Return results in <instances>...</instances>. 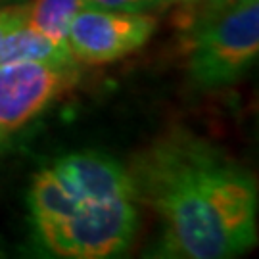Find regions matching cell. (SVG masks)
I'll return each instance as SVG.
<instances>
[{"label": "cell", "mask_w": 259, "mask_h": 259, "mask_svg": "<svg viewBox=\"0 0 259 259\" xmlns=\"http://www.w3.org/2000/svg\"><path fill=\"white\" fill-rule=\"evenodd\" d=\"M21 2H27V0H0V6L2 4H21Z\"/></svg>", "instance_id": "cell-13"}, {"label": "cell", "mask_w": 259, "mask_h": 259, "mask_svg": "<svg viewBox=\"0 0 259 259\" xmlns=\"http://www.w3.org/2000/svg\"><path fill=\"white\" fill-rule=\"evenodd\" d=\"M84 6L102 10H119V12H135L148 14L154 10L171 6V0H83Z\"/></svg>", "instance_id": "cell-11"}, {"label": "cell", "mask_w": 259, "mask_h": 259, "mask_svg": "<svg viewBox=\"0 0 259 259\" xmlns=\"http://www.w3.org/2000/svg\"><path fill=\"white\" fill-rule=\"evenodd\" d=\"M133 198L161 223L159 257L227 259L257 242V183L223 148L171 129L131 159Z\"/></svg>", "instance_id": "cell-1"}, {"label": "cell", "mask_w": 259, "mask_h": 259, "mask_svg": "<svg viewBox=\"0 0 259 259\" xmlns=\"http://www.w3.org/2000/svg\"><path fill=\"white\" fill-rule=\"evenodd\" d=\"M77 77V64L14 62L0 65V142L40 117Z\"/></svg>", "instance_id": "cell-4"}, {"label": "cell", "mask_w": 259, "mask_h": 259, "mask_svg": "<svg viewBox=\"0 0 259 259\" xmlns=\"http://www.w3.org/2000/svg\"><path fill=\"white\" fill-rule=\"evenodd\" d=\"M25 23H27V2L0 8V40L6 37L10 31L21 27Z\"/></svg>", "instance_id": "cell-12"}, {"label": "cell", "mask_w": 259, "mask_h": 259, "mask_svg": "<svg viewBox=\"0 0 259 259\" xmlns=\"http://www.w3.org/2000/svg\"><path fill=\"white\" fill-rule=\"evenodd\" d=\"M52 169L81 202L133 196L127 167L102 152L83 150L67 154L56 159Z\"/></svg>", "instance_id": "cell-6"}, {"label": "cell", "mask_w": 259, "mask_h": 259, "mask_svg": "<svg viewBox=\"0 0 259 259\" xmlns=\"http://www.w3.org/2000/svg\"><path fill=\"white\" fill-rule=\"evenodd\" d=\"M248 2H255V0H192V2H186L181 4V16H179V27L183 23H188L192 19H202L209 18L215 14H221L225 10L236 8L242 4H248Z\"/></svg>", "instance_id": "cell-10"}, {"label": "cell", "mask_w": 259, "mask_h": 259, "mask_svg": "<svg viewBox=\"0 0 259 259\" xmlns=\"http://www.w3.org/2000/svg\"><path fill=\"white\" fill-rule=\"evenodd\" d=\"M27 202L37 234L67 219L81 204V200L52 167H47L33 177Z\"/></svg>", "instance_id": "cell-7"}, {"label": "cell", "mask_w": 259, "mask_h": 259, "mask_svg": "<svg viewBox=\"0 0 259 259\" xmlns=\"http://www.w3.org/2000/svg\"><path fill=\"white\" fill-rule=\"evenodd\" d=\"M14 62H40L54 65L77 64L67 42H60L42 35L27 23L10 31L0 40V65Z\"/></svg>", "instance_id": "cell-8"}, {"label": "cell", "mask_w": 259, "mask_h": 259, "mask_svg": "<svg viewBox=\"0 0 259 259\" xmlns=\"http://www.w3.org/2000/svg\"><path fill=\"white\" fill-rule=\"evenodd\" d=\"M154 31L150 14L83 6L69 25L67 47L77 64H110L144 47Z\"/></svg>", "instance_id": "cell-5"}, {"label": "cell", "mask_w": 259, "mask_h": 259, "mask_svg": "<svg viewBox=\"0 0 259 259\" xmlns=\"http://www.w3.org/2000/svg\"><path fill=\"white\" fill-rule=\"evenodd\" d=\"M139 229V209L133 196L81 202L67 219L37 234L40 244L58 257L104 259L129 248Z\"/></svg>", "instance_id": "cell-3"}, {"label": "cell", "mask_w": 259, "mask_h": 259, "mask_svg": "<svg viewBox=\"0 0 259 259\" xmlns=\"http://www.w3.org/2000/svg\"><path fill=\"white\" fill-rule=\"evenodd\" d=\"M83 6V0H31L27 2V25L54 40L67 42L69 25Z\"/></svg>", "instance_id": "cell-9"}, {"label": "cell", "mask_w": 259, "mask_h": 259, "mask_svg": "<svg viewBox=\"0 0 259 259\" xmlns=\"http://www.w3.org/2000/svg\"><path fill=\"white\" fill-rule=\"evenodd\" d=\"M186 2H192V0H171V6H181V4H186Z\"/></svg>", "instance_id": "cell-14"}, {"label": "cell", "mask_w": 259, "mask_h": 259, "mask_svg": "<svg viewBox=\"0 0 259 259\" xmlns=\"http://www.w3.org/2000/svg\"><path fill=\"white\" fill-rule=\"evenodd\" d=\"M186 69L202 91L238 83L259 54V0L181 25Z\"/></svg>", "instance_id": "cell-2"}]
</instances>
